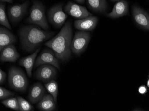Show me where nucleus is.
I'll list each match as a JSON object with an SVG mask.
<instances>
[{"label":"nucleus","instance_id":"30","mask_svg":"<svg viewBox=\"0 0 149 111\" xmlns=\"http://www.w3.org/2000/svg\"><path fill=\"white\" fill-rule=\"evenodd\" d=\"M142 111V110H134V111Z\"/></svg>","mask_w":149,"mask_h":111},{"label":"nucleus","instance_id":"29","mask_svg":"<svg viewBox=\"0 0 149 111\" xmlns=\"http://www.w3.org/2000/svg\"><path fill=\"white\" fill-rule=\"evenodd\" d=\"M147 86L149 88V79L148 80V81H147Z\"/></svg>","mask_w":149,"mask_h":111},{"label":"nucleus","instance_id":"27","mask_svg":"<svg viewBox=\"0 0 149 111\" xmlns=\"http://www.w3.org/2000/svg\"><path fill=\"white\" fill-rule=\"evenodd\" d=\"M76 1V2L80 5H83L84 4L85 1L84 0H76V1Z\"/></svg>","mask_w":149,"mask_h":111},{"label":"nucleus","instance_id":"2","mask_svg":"<svg viewBox=\"0 0 149 111\" xmlns=\"http://www.w3.org/2000/svg\"><path fill=\"white\" fill-rule=\"evenodd\" d=\"M72 37V23L68 21L62 27L58 34L44 43V45L54 52L59 61L62 63H65L71 57Z\"/></svg>","mask_w":149,"mask_h":111},{"label":"nucleus","instance_id":"3","mask_svg":"<svg viewBox=\"0 0 149 111\" xmlns=\"http://www.w3.org/2000/svg\"><path fill=\"white\" fill-rule=\"evenodd\" d=\"M26 22L37 25L44 30H48L49 26L45 14V7L41 1H33L30 16L26 19Z\"/></svg>","mask_w":149,"mask_h":111},{"label":"nucleus","instance_id":"4","mask_svg":"<svg viewBox=\"0 0 149 111\" xmlns=\"http://www.w3.org/2000/svg\"><path fill=\"white\" fill-rule=\"evenodd\" d=\"M8 76L9 84L12 89L20 92L26 91L29 81L22 70L17 68H11Z\"/></svg>","mask_w":149,"mask_h":111},{"label":"nucleus","instance_id":"26","mask_svg":"<svg viewBox=\"0 0 149 111\" xmlns=\"http://www.w3.org/2000/svg\"><path fill=\"white\" fill-rule=\"evenodd\" d=\"M138 91H139L140 94L143 95V94L147 93V92H148V89L145 85H143L140 86L139 87V89H138Z\"/></svg>","mask_w":149,"mask_h":111},{"label":"nucleus","instance_id":"19","mask_svg":"<svg viewBox=\"0 0 149 111\" xmlns=\"http://www.w3.org/2000/svg\"><path fill=\"white\" fill-rule=\"evenodd\" d=\"M87 6L90 10L96 12H103L107 10V1L104 0H88Z\"/></svg>","mask_w":149,"mask_h":111},{"label":"nucleus","instance_id":"22","mask_svg":"<svg viewBox=\"0 0 149 111\" xmlns=\"http://www.w3.org/2000/svg\"><path fill=\"white\" fill-rule=\"evenodd\" d=\"M2 104L5 106L16 111H20L19 103L17 98L12 97L1 101Z\"/></svg>","mask_w":149,"mask_h":111},{"label":"nucleus","instance_id":"25","mask_svg":"<svg viewBox=\"0 0 149 111\" xmlns=\"http://www.w3.org/2000/svg\"><path fill=\"white\" fill-rule=\"evenodd\" d=\"M7 77V74L5 72L2 70V69H0V84L2 85L6 81Z\"/></svg>","mask_w":149,"mask_h":111},{"label":"nucleus","instance_id":"6","mask_svg":"<svg viewBox=\"0 0 149 111\" xmlns=\"http://www.w3.org/2000/svg\"><path fill=\"white\" fill-rule=\"evenodd\" d=\"M90 38L89 32L84 31L76 32L71 44V51L75 55H80L87 48Z\"/></svg>","mask_w":149,"mask_h":111},{"label":"nucleus","instance_id":"28","mask_svg":"<svg viewBox=\"0 0 149 111\" xmlns=\"http://www.w3.org/2000/svg\"><path fill=\"white\" fill-rule=\"evenodd\" d=\"M0 1L5 2V3H6H6H10V4H12L13 2V1H12V0H3V1L1 0Z\"/></svg>","mask_w":149,"mask_h":111},{"label":"nucleus","instance_id":"18","mask_svg":"<svg viewBox=\"0 0 149 111\" xmlns=\"http://www.w3.org/2000/svg\"><path fill=\"white\" fill-rule=\"evenodd\" d=\"M41 111H54L56 109V103L51 94H46L37 105Z\"/></svg>","mask_w":149,"mask_h":111},{"label":"nucleus","instance_id":"7","mask_svg":"<svg viewBox=\"0 0 149 111\" xmlns=\"http://www.w3.org/2000/svg\"><path fill=\"white\" fill-rule=\"evenodd\" d=\"M30 5V1H26L22 4L9 5L8 9V17L13 25H16L23 19L26 14Z\"/></svg>","mask_w":149,"mask_h":111},{"label":"nucleus","instance_id":"13","mask_svg":"<svg viewBox=\"0 0 149 111\" xmlns=\"http://www.w3.org/2000/svg\"><path fill=\"white\" fill-rule=\"evenodd\" d=\"M97 22V17L92 16L84 19L76 20L74 22V26L81 31H92L96 28Z\"/></svg>","mask_w":149,"mask_h":111},{"label":"nucleus","instance_id":"9","mask_svg":"<svg viewBox=\"0 0 149 111\" xmlns=\"http://www.w3.org/2000/svg\"><path fill=\"white\" fill-rule=\"evenodd\" d=\"M57 71L53 65L45 64L40 66L34 73L35 77L39 81L47 83L56 79Z\"/></svg>","mask_w":149,"mask_h":111},{"label":"nucleus","instance_id":"16","mask_svg":"<svg viewBox=\"0 0 149 111\" xmlns=\"http://www.w3.org/2000/svg\"><path fill=\"white\" fill-rule=\"evenodd\" d=\"M41 46L39 47L31 55L22 57L19 60L18 64L21 66L24 67L26 69L27 74L29 77H32V70L33 66L35 65V60L37 55L41 50Z\"/></svg>","mask_w":149,"mask_h":111},{"label":"nucleus","instance_id":"20","mask_svg":"<svg viewBox=\"0 0 149 111\" xmlns=\"http://www.w3.org/2000/svg\"><path fill=\"white\" fill-rule=\"evenodd\" d=\"M44 86L49 93L52 96L55 102H57V96L58 94V85L55 80H52L49 82L44 85Z\"/></svg>","mask_w":149,"mask_h":111},{"label":"nucleus","instance_id":"23","mask_svg":"<svg viewBox=\"0 0 149 111\" xmlns=\"http://www.w3.org/2000/svg\"><path fill=\"white\" fill-rule=\"evenodd\" d=\"M20 111H33L34 107L30 102L21 97H17Z\"/></svg>","mask_w":149,"mask_h":111},{"label":"nucleus","instance_id":"31","mask_svg":"<svg viewBox=\"0 0 149 111\" xmlns=\"http://www.w3.org/2000/svg\"></svg>","mask_w":149,"mask_h":111},{"label":"nucleus","instance_id":"21","mask_svg":"<svg viewBox=\"0 0 149 111\" xmlns=\"http://www.w3.org/2000/svg\"><path fill=\"white\" fill-rule=\"evenodd\" d=\"M6 3L0 1V24L9 30L12 28L6 13Z\"/></svg>","mask_w":149,"mask_h":111},{"label":"nucleus","instance_id":"5","mask_svg":"<svg viewBox=\"0 0 149 111\" xmlns=\"http://www.w3.org/2000/svg\"><path fill=\"white\" fill-rule=\"evenodd\" d=\"M63 3L56 4L52 6L47 12L49 22L57 29L61 27L65 24V21L68 17L63 10Z\"/></svg>","mask_w":149,"mask_h":111},{"label":"nucleus","instance_id":"14","mask_svg":"<svg viewBox=\"0 0 149 111\" xmlns=\"http://www.w3.org/2000/svg\"><path fill=\"white\" fill-rule=\"evenodd\" d=\"M20 57L15 46L11 45L4 48L1 51L0 60L2 62H15Z\"/></svg>","mask_w":149,"mask_h":111},{"label":"nucleus","instance_id":"15","mask_svg":"<svg viewBox=\"0 0 149 111\" xmlns=\"http://www.w3.org/2000/svg\"><path fill=\"white\" fill-rule=\"evenodd\" d=\"M17 39L15 34L8 29L2 26L0 27V51L4 48L17 42Z\"/></svg>","mask_w":149,"mask_h":111},{"label":"nucleus","instance_id":"17","mask_svg":"<svg viewBox=\"0 0 149 111\" xmlns=\"http://www.w3.org/2000/svg\"><path fill=\"white\" fill-rule=\"evenodd\" d=\"M128 13V4L125 1H117L114 6L113 10L106 15L108 17L116 18L126 15Z\"/></svg>","mask_w":149,"mask_h":111},{"label":"nucleus","instance_id":"12","mask_svg":"<svg viewBox=\"0 0 149 111\" xmlns=\"http://www.w3.org/2000/svg\"><path fill=\"white\" fill-rule=\"evenodd\" d=\"M46 95V90L41 83H36L30 88L27 96L30 102L35 104L39 102Z\"/></svg>","mask_w":149,"mask_h":111},{"label":"nucleus","instance_id":"11","mask_svg":"<svg viewBox=\"0 0 149 111\" xmlns=\"http://www.w3.org/2000/svg\"><path fill=\"white\" fill-rule=\"evenodd\" d=\"M133 18L136 24L141 29L149 31V14L140 7L134 5L132 7Z\"/></svg>","mask_w":149,"mask_h":111},{"label":"nucleus","instance_id":"1","mask_svg":"<svg viewBox=\"0 0 149 111\" xmlns=\"http://www.w3.org/2000/svg\"><path fill=\"white\" fill-rule=\"evenodd\" d=\"M55 32L42 30L35 25L22 26L18 30L20 43L23 50L33 52L41 45L55 35Z\"/></svg>","mask_w":149,"mask_h":111},{"label":"nucleus","instance_id":"24","mask_svg":"<svg viewBox=\"0 0 149 111\" xmlns=\"http://www.w3.org/2000/svg\"><path fill=\"white\" fill-rule=\"evenodd\" d=\"M15 93L11 92L9 90L1 87H0V99L1 100H5L10 98L9 97L15 96Z\"/></svg>","mask_w":149,"mask_h":111},{"label":"nucleus","instance_id":"8","mask_svg":"<svg viewBox=\"0 0 149 111\" xmlns=\"http://www.w3.org/2000/svg\"><path fill=\"white\" fill-rule=\"evenodd\" d=\"M49 64L55 66L60 70V61L57 58L55 52L52 50L45 48L38 55L35 62V68L42 65Z\"/></svg>","mask_w":149,"mask_h":111},{"label":"nucleus","instance_id":"10","mask_svg":"<svg viewBox=\"0 0 149 111\" xmlns=\"http://www.w3.org/2000/svg\"><path fill=\"white\" fill-rule=\"evenodd\" d=\"M64 11L68 14L77 19H84L93 16L85 7L72 1H69L66 4Z\"/></svg>","mask_w":149,"mask_h":111}]
</instances>
